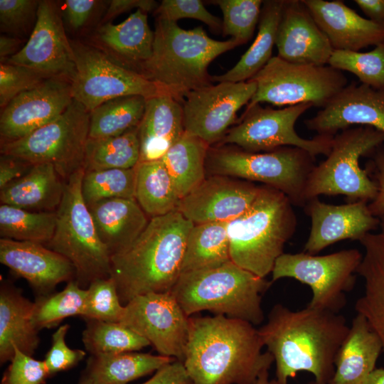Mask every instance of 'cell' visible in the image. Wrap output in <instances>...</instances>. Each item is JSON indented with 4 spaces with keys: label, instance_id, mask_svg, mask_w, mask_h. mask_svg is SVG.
I'll return each instance as SVG.
<instances>
[{
    "label": "cell",
    "instance_id": "obj_1",
    "mask_svg": "<svg viewBox=\"0 0 384 384\" xmlns=\"http://www.w3.org/2000/svg\"><path fill=\"white\" fill-rule=\"evenodd\" d=\"M348 330L339 313L307 306L294 311L281 304L272 308L267 321L258 329L264 346L274 358L279 384H288L301 371L311 373L319 383L328 384Z\"/></svg>",
    "mask_w": 384,
    "mask_h": 384
},
{
    "label": "cell",
    "instance_id": "obj_23",
    "mask_svg": "<svg viewBox=\"0 0 384 384\" xmlns=\"http://www.w3.org/2000/svg\"><path fill=\"white\" fill-rule=\"evenodd\" d=\"M275 46L282 59L315 65H328L334 50L302 0H284Z\"/></svg>",
    "mask_w": 384,
    "mask_h": 384
},
{
    "label": "cell",
    "instance_id": "obj_42",
    "mask_svg": "<svg viewBox=\"0 0 384 384\" xmlns=\"http://www.w3.org/2000/svg\"><path fill=\"white\" fill-rule=\"evenodd\" d=\"M135 169L85 171L81 193L87 206L112 198H134Z\"/></svg>",
    "mask_w": 384,
    "mask_h": 384
},
{
    "label": "cell",
    "instance_id": "obj_28",
    "mask_svg": "<svg viewBox=\"0 0 384 384\" xmlns=\"http://www.w3.org/2000/svg\"><path fill=\"white\" fill-rule=\"evenodd\" d=\"M379 218V230L358 240L365 252L356 274L363 279L364 292L355 309L379 336L384 353V215Z\"/></svg>",
    "mask_w": 384,
    "mask_h": 384
},
{
    "label": "cell",
    "instance_id": "obj_22",
    "mask_svg": "<svg viewBox=\"0 0 384 384\" xmlns=\"http://www.w3.org/2000/svg\"><path fill=\"white\" fill-rule=\"evenodd\" d=\"M0 262L25 279L38 296L53 293L58 284L75 277V268L67 258L38 242L1 238Z\"/></svg>",
    "mask_w": 384,
    "mask_h": 384
},
{
    "label": "cell",
    "instance_id": "obj_31",
    "mask_svg": "<svg viewBox=\"0 0 384 384\" xmlns=\"http://www.w3.org/2000/svg\"><path fill=\"white\" fill-rule=\"evenodd\" d=\"M60 178L52 164H33L24 176L1 189V203L28 210L52 212L63 198L65 183Z\"/></svg>",
    "mask_w": 384,
    "mask_h": 384
},
{
    "label": "cell",
    "instance_id": "obj_41",
    "mask_svg": "<svg viewBox=\"0 0 384 384\" xmlns=\"http://www.w3.org/2000/svg\"><path fill=\"white\" fill-rule=\"evenodd\" d=\"M87 297V289L75 281L68 282L59 292L38 296L33 311V323L38 331L58 326L71 316H82Z\"/></svg>",
    "mask_w": 384,
    "mask_h": 384
},
{
    "label": "cell",
    "instance_id": "obj_13",
    "mask_svg": "<svg viewBox=\"0 0 384 384\" xmlns=\"http://www.w3.org/2000/svg\"><path fill=\"white\" fill-rule=\"evenodd\" d=\"M71 44L76 66L70 80L73 98L88 112L119 97L141 95L147 99L167 95L157 84L116 63L100 49L79 41Z\"/></svg>",
    "mask_w": 384,
    "mask_h": 384
},
{
    "label": "cell",
    "instance_id": "obj_47",
    "mask_svg": "<svg viewBox=\"0 0 384 384\" xmlns=\"http://www.w3.org/2000/svg\"><path fill=\"white\" fill-rule=\"evenodd\" d=\"M154 14L157 18L174 22L184 18L196 19L215 33L222 31L223 21L210 13L200 0H163Z\"/></svg>",
    "mask_w": 384,
    "mask_h": 384
},
{
    "label": "cell",
    "instance_id": "obj_16",
    "mask_svg": "<svg viewBox=\"0 0 384 384\" xmlns=\"http://www.w3.org/2000/svg\"><path fill=\"white\" fill-rule=\"evenodd\" d=\"M256 89V83L249 80L220 82L189 92L182 102L185 132L209 146L220 143Z\"/></svg>",
    "mask_w": 384,
    "mask_h": 384
},
{
    "label": "cell",
    "instance_id": "obj_9",
    "mask_svg": "<svg viewBox=\"0 0 384 384\" xmlns=\"http://www.w3.org/2000/svg\"><path fill=\"white\" fill-rule=\"evenodd\" d=\"M206 165L215 175L262 182L282 192L293 206L303 208L307 179L316 166L315 156L294 146L267 152L209 146Z\"/></svg>",
    "mask_w": 384,
    "mask_h": 384
},
{
    "label": "cell",
    "instance_id": "obj_6",
    "mask_svg": "<svg viewBox=\"0 0 384 384\" xmlns=\"http://www.w3.org/2000/svg\"><path fill=\"white\" fill-rule=\"evenodd\" d=\"M271 284L230 261L181 273L171 292L188 317L207 310L255 326L264 320L262 296Z\"/></svg>",
    "mask_w": 384,
    "mask_h": 384
},
{
    "label": "cell",
    "instance_id": "obj_44",
    "mask_svg": "<svg viewBox=\"0 0 384 384\" xmlns=\"http://www.w3.org/2000/svg\"><path fill=\"white\" fill-rule=\"evenodd\" d=\"M213 3L223 13V35L230 36L239 46L249 41L258 25L263 1L217 0Z\"/></svg>",
    "mask_w": 384,
    "mask_h": 384
},
{
    "label": "cell",
    "instance_id": "obj_25",
    "mask_svg": "<svg viewBox=\"0 0 384 384\" xmlns=\"http://www.w3.org/2000/svg\"><path fill=\"white\" fill-rule=\"evenodd\" d=\"M95 38L114 62L138 73L151 57L154 32L149 28L147 13L137 9L120 23L108 22L101 26Z\"/></svg>",
    "mask_w": 384,
    "mask_h": 384
},
{
    "label": "cell",
    "instance_id": "obj_20",
    "mask_svg": "<svg viewBox=\"0 0 384 384\" xmlns=\"http://www.w3.org/2000/svg\"><path fill=\"white\" fill-rule=\"evenodd\" d=\"M367 202L357 201L335 206L312 198L304 206L311 218V230L304 252L316 255L340 240H359L377 230L380 218L369 211Z\"/></svg>",
    "mask_w": 384,
    "mask_h": 384
},
{
    "label": "cell",
    "instance_id": "obj_21",
    "mask_svg": "<svg viewBox=\"0 0 384 384\" xmlns=\"http://www.w3.org/2000/svg\"><path fill=\"white\" fill-rule=\"evenodd\" d=\"M304 124L321 135L334 136L355 124L384 132V87L353 82Z\"/></svg>",
    "mask_w": 384,
    "mask_h": 384
},
{
    "label": "cell",
    "instance_id": "obj_14",
    "mask_svg": "<svg viewBox=\"0 0 384 384\" xmlns=\"http://www.w3.org/2000/svg\"><path fill=\"white\" fill-rule=\"evenodd\" d=\"M313 105L310 103L282 109L263 107L260 104L246 107L238 124L229 129L220 144H233L251 152L271 151L283 146L302 149L316 157L331 151L334 136L316 134L301 137L294 126L297 120Z\"/></svg>",
    "mask_w": 384,
    "mask_h": 384
},
{
    "label": "cell",
    "instance_id": "obj_52",
    "mask_svg": "<svg viewBox=\"0 0 384 384\" xmlns=\"http://www.w3.org/2000/svg\"><path fill=\"white\" fill-rule=\"evenodd\" d=\"M97 1L95 0H67L65 1V20L73 29L82 28L88 21Z\"/></svg>",
    "mask_w": 384,
    "mask_h": 384
},
{
    "label": "cell",
    "instance_id": "obj_18",
    "mask_svg": "<svg viewBox=\"0 0 384 384\" xmlns=\"http://www.w3.org/2000/svg\"><path fill=\"white\" fill-rule=\"evenodd\" d=\"M70 80L52 77L13 98L0 117L1 144L23 138L61 115L73 102Z\"/></svg>",
    "mask_w": 384,
    "mask_h": 384
},
{
    "label": "cell",
    "instance_id": "obj_60",
    "mask_svg": "<svg viewBox=\"0 0 384 384\" xmlns=\"http://www.w3.org/2000/svg\"><path fill=\"white\" fill-rule=\"evenodd\" d=\"M306 384H321V383H317V382H316V381L314 380V381L309 382V383H306Z\"/></svg>",
    "mask_w": 384,
    "mask_h": 384
},
{
    "label": "cell",
    "instance_id": "obj_11",
    "mask_svg": "<svg viewBox=\"0 0 384 384\" xmlns=\"http://www.w3.org/2000/svg\"><path fill=\"white\" fill-rule=\"evenodd\" d=\"M250 80L257 89L247 107L267 102L287 107L310 103L323 108L348 85L343 72L329 65L294 63L277 55Z\"/></svg>",
    "mask_w": 384,
    "mask_h": 384
},
{
    "label": "cell",
    "instance_id": "obj_4",
    "mask_svg": "<svg viewBox=\"0 0 384 384\" xmlns=\"http://www.w3.org/2000/svg\"><path fill=\"white\" fill-rule=\"evenodd\" d=\"M154 32L151 57L138 73L181 103L189 92L212 85L210 63L239 46L233 38H211L201 26L186 30L161 18Z\"/></svg>",
    "mask_w": 384,
    "mask_h": 384
},
{
    "label": "cell",
    "instance_id": "obj_29",
    "mask_svg": "<svg viewBox=\"0 0 384 384\" xmlns=\"http://www.w3.org/2000/svg\"><path fill=\"white\" fill-rule=\"evenodd\" d=\"M87 207L111 257L129 248L149 221L135 198L107 199Z\"/></svg>",
    "mask_w": 384,
    "mask_h": 384
},
{
    "label": "cell",
    "instance_id": "obj_38",
    "mask_svg": "<svg viewBox=\"0 0 384 384\" xmlns=\"http://www.w3.org/2000/svg\"><path fill=\"white\" fill-rule=\"evenodd\" d=\"M140 160L138 127L124 134L103 139H88L85 171L110 169H132Z\"/></svg>",
    "mask_w": 384,
    "mask_h": 384
},
{
    "label": "cell",
    "instance_id": "obj_19",
    "mask_svg": "<svg viewBox=\"0 0 384 384\" xmlns=\"http://www.w3.org/2000/svg\"><path fill=\"white\" fill-rule=\"evenodd\" d=\"M260 188L250 182L212 176L181 198L176 210L194 224L230 222L251 206Z\"/></svg>",
    "mask_w": 384,
    "mask_h": 384
},
{
    "label": "cell",
    "instance_id": "obj_5",
    "mask_svg": "<svg viewBox=\"0 0 384 384\" xmlns=\"http://www.w3.org/2000/svg\"><path fill=\"white\" fill-rule=\"evenodd\" d=\"M297 225L287 196L270 186H260L251 206L228 223L231 261L265 278L284 253V245L294 234Z\"/></svg>",
    "mask_w": 384,
    "mask_h": 384
},
{
    "label": "cell",
    "instance_id": "obj_10",
    "mask_svg": "<svg viewBox=\"0 0 384 384\" xmlns=\"http://www.w3.org/2000/svg\"><path fill=\"white\" fill-rule=\"evenodd\" d=\"M90 112L73 99L58 118L19 139L1 144V153L31 165L50 164L65 181L84 168Z\"/></svg>",
    "mask_w": 384,
    "mask_h": 384
},
{
    "label": "cell",
    "instance_id": "obj_51",
    "mask_svg": "<svg viewBox=\"0 0 384 384\" xmlns=\"http://www.w3.org/2000/svg\"><path fill=\"white\" fill-rule=\"evenodd\" d=\"M366 169L368 176L375 183L377 194L368 203L370 213L376 218L384 215V144L370 156Z\"/></svg>",
    "mask_w": 384,
    "mask_h": 384
},
{
    "label": "cell",
    "instance_id": "obj_48",
    "mask_svg": "<svg viewBox=\"0 0 384 384\" xmlns=\"http://www.w3.org/2000/svg\"><path fill=\"white\" fill-rule=\"evenodd\" d=\"M14 354L1 384H44L50 376L44 361H38L14 346Z\"/></svg>",
    "mask_w": 384,
    "mask_h": 384
},
{
    "label": "cell",
    "instance_id": "obj_24",
    "mask_svg": "<svg viewBox=\"0 0 384 384\" xmlns=\"http://www.w3.org/2000/svg\"><path fill=\"white\" fill-rule=\"evenodd\" d=\"M302 1L334 50L359 51L384 42V27L361 16L343 1Z\"/></svg>",
    "mask_w": 384,
    "mask_h": 384
},
{
    "label": "cell",
    "instance_id": "obj_40",
    "mask_svg": "<svg viewBox=\"0 0 384 384\" xmlns=\"http://www.w3.org/2000/svg\"><path fill=\"white\" fill-rule=\"evenodd\" d=\"M82 340L91 355L137 351L150 343L119 322L85 319Z\"/></svg>",
    "mask_w": 384,
    "mask_h": 384
},
{
    "label": "cell",
    "instance_id": "obj_2",
    "mask_svg": "<svg viewBox=\"0 0 384 384\" xmlns=\"http://www.w3.org/2000/svg\"><path fill=\"white\" fill-rule=\"evenodd\" d=\"M183 361L193 384H255L274 363L258 329L224 315L189 317Z\"/></svg>",
    "mask_w": 384,
    "mask_h": 384
},
{
    "label": "cell",
    "instance_id": "obj_8",
    "mask_svg": "<svg viewBox=\"0 0 384 384\" xmlns=\"http://www.w3.org/2000/svg\"><path fill=\"white\" fill-rule=\"evenodd\" d=\"M384 144V132L368 126L349 127L334 136L331 151L315 166L306 185L308 201L320 195H344L347 203L370 202L377 187L367 170L359 165L362 156H370Z\"/></svg>",
    "mask_w": 384,
    "mask_h": 384
},
{
    "label": "cell",
    "instance_id": "obj_35",
    "mask_svg": "<svg viewBox=\"0 0 384 384\" xmlns=\"http://www.w3.org/2000/svg\"><path fill=\"white\" fill-rule=\"evenodd\" d=\"M228 223L194 224L187 238L181 273L215 268L231 261Z\"/></svg>",
    "mask_w": 384,
    "mask_h": 384
},
{
    "label": "cell",
    "instance_id": "obj_53",
    "mask_svg": "<svg viewBox=\"0 0 384 384\" xmlns=\"http://www.w3.org/2000/svg\"><path fill=\"white\" fill-rule=\"evenodd\" d=\"M142 384H193L183 362L176 360L156 371L148 380Z\"/></svg>",
    "mask_w": 384,
    "mask_h": 384
},
{
    "label": "cell",
    "instance_id": "obj_50",
    "mask_svg": "<svg viewBox=\"0 0 384 384\" xmlns=\"http://www.w3.org/2000/svg\"><path fill=\"white\" fill-rule=\"evenodd\" d=\"M39 1L0 0V22L1 30L20 33L33 20Z\"/></svg>",
    "mask_w": 384,
    "mask_h": 384
},
{
    "label": "cell",
    "instance_id": "obj_32",
    "mask_svg": "<svg viewBox=\"0 0 384 384\" xmlns=\"http://www.w3.org/2000/svg\"><path fill=\"white\" fill-rule=\"evenodd\" d=\"M176 360L136 351L91 355L78 384H127Z\"/></svg>",
    "mask_w": 384,
    "mask_h": 384
},
{
    "label": "cell",
    "instance_id": "obj_46",
    "mask_svg": "<svg viewBox=\"0 0 384 384\" xmlns=\"http://www.w3.org/2000/svg\"><path fill=\"white\" fill-rule=\"evenodd\" d=\"M48 78L50 77L33 69L8 63H1V107L4 108L16 96L34 87Z\"/></svg>",
    "mask_w": 384,
    "mask_h": 384
},
{
    "label": "cell",
    "instance_id": "obj_27",
    "mask_svg": "<svg viewBox=\"0 0 384 384\" xmlns=\"http://www.w3.org/2000/svg\"><path fill=\"white\" fill-rule=\"evenodd\" d=\"M184 132L181 102L169 95L147 98L144 114L138 126L139 161L161 159Z\"/></svg>",
    "mask_w": 384,
    "mask_h": 384
},
{
    "label": "cell",
    "instance_id": "obj_49",
    "mask_svg": "<svg viewBox=\"0 0 384 384\" xmlns=\"http://www.w3.org/2000/svg\"><path fill=\"white\" fill-rule=\"evenodd\" d=\"M69 327L68 324L62 325L52 336L51 347L43 360L50 376L73 368L86 356L84 351L71 349L66 344L65 336Z\"/></svg>",
    "mask_w": 384,
    "mask_h": 384
},
{
    "label": "cell",
    "instance_id": "obj_34",
    "mask_svg": "<svg viewBox=\"0 0 384 384\" xmlns=\"http://www.w3.org/2000/svg\"><path fill=\"white\" fill-rule=\"evenodd\" d=\"M135 169L134 198L151 218L176 210L181 200L164 162L139 161Z\"/></svg>",
    "mask_w": 384,
    "mask_h": 384
},
{
    "label": "cell",
    "instance_id": "obj_17",
    "mask_svg": "<svg viewBox=\"0 0 384 384\" xmlns=\"http://www.w3.org/2000/svg\"><path fill=\"white\" fill-rule=\"evenodd\" d=\"M4 63L27 67L50 78L64 77L71 80L76 68L75 54L53 2L39 1L28 41Z\"/></svg>",
    "mask_w": 384,
    "mask_h": 384
},
{
    "label": "cell",
    "instance_id": "obj_54",
    "mask_svg": "<svg viewBox=\"0 0 384 384\" xmlns=\"http://www.w3.org/2000/svg\"><path fill=\"white\" fill-rule=\"evenodd\" d=\"M31 166V164L21 159L2 154L0 160V188L24 176Z\"/></svg>",
    "mask_w": 384,
    "mask_h": 384
},
{
    "label": "cell",
    "instance_id": "obj_33",
    "mask_svg": "<svg viewBox=\"0 0 384 384\" xmlns=\"http://www.w3.org/2000/svg\"><path fill=\"white\" fill-rule=\"evenodd\" d=\"M284 0L263 1L256 38L239 61L212 82H239L250 80L272 58Z\"/></svg>",
    "mask_w": 384,
    "mask_h": 384
},
{
    "label": "cell",
    "instance_id": "obj_3",
    "mask_svg": "<svg viewBox=\"0 0 384 384\" xmlns=\"http://www.w3.org/2000/svg\"><path fill=\"white\" fill-rule=\"evenodd\" d=\"M193 225L178 210L151 218L129 248L111 257L110 277L124 306L138 295L171 292Z\"/></svg>",
    "mask_w": 384,
    "mask_h": 384
},
{
    "label": "cell",
    "instance_id": "obj_45",
    "mask_svg": "<svg viewBox=\"0 0 384 384\" xmlns=\"http://www.w3.org/2000/svg\"><path fill=\"white\" fill-rule=\"evenodd\" d=\"M124 310L112 277L97 279L88 286L82 316L84 319L120 322Z\"/></svg>",
    "mask_w": 384,
    "mask_h": 384
},
{
    "label": "cell",
    "instance_id": "obj_58",
    "mask_svg": "<svg viewBox=\"0 0 384 384\" xmlns=\"http://www.w3.org/2000/svg\"><path fill=\"white\" fill-rule=\"evenodd\" d=\"M368 384H384V368H376L371 373Z\"/></svg>",
    "mask_w": 384,
    "mask_h": 384
},
{
    "label": "cell",
    "instance_id": "obj_12",
    "mask_svg": "<svg viewBox=\"0 0 384 384\" xmlns=\"http://www.w3.org/2000/svg\"><path fill=\"white\" fill-rule=\"evenodd\" d=\"M362 258L357 249L326 255L283 253L275 261L272 282L282 278L294 279L311 288L312 296L307 306L339 313L346 304V293L354 287Z\"/></svg>",
    "mask_w": 384,
    "mask_h": 384
},
{
    "label": "cell",
    "instance_id": "obj_59",
    "mask_svg": "<svg viewBox=\"0 0 384 384\" xmlns=\"http://www.w3.org/2000/svg\"><path fill=\"white\" fill-rule=\"evenodd\" d=\"M255 384H279L276 379L270 380L269 378V370H264L258 378L257 379Z\"/></svg>",
    "mask_w": 384,
    "mask_h": 384
},
{
    "label": "cell",
    "instance_id": "obj_36",
    "mask_svg": "<svg viewBox=\"0 0 384 384\" xmlns=\"http://www.w3.org/2000/svg\"><path fill=\"white\" fill-rule=\"evenodd\" d=\"M209 146L201 139L184 132L161 159L180 198L205 179V165Z\"/></svg>",
    "mask_w": 384,
    "mask_h": 384
},
{
    "label": "cell",
    "instance_id": "obj_30",
    "mask_svg": "<svg viewBox=\"0 0 384 384\" xmlns=\"http://www.w3.org/2000/svg\"><path fill=\"white\" fill-rule=\"evenodd\" d=\"M34 303L14 285L1 282L0 287V363L11 361L14 347L31 356L40 338L33 323Z\"/></svg>",
    "mask_w": 384,
    "mask_h": 384
},
{
    "label": "cell",
    "instance_id": "obj_43",
    "mask_svg": "<svg viewBox=\"0 0 384 384\" xmlns=\"http://www.w3.org/2000/svg\"><path fill=\"white\" fill-rule=\"evenodd\" d=\"M328 65L354 74L361 83L384 87V42L368 52L334 50Z\"/></svg>",
    "mask_w": 384,
    "mask_h": 384
},
{
    "label": "cell",
    "instance_id": "obj_57",
    "mask_svg": "<svg viewBox=\"0 0 384 384\" xmlns=\"http://www.w3.org/2000/svg\"><path fill=\"white\" fill-rule=\"evenodd\" d=\"M21 43L18 38L1 36L0 38V58L1 63H4L17 53L16 50Z\"/></svg>",
    "mask_w": 384,
    "mask_h": 384
},
{
    "label": "cell",
    "instance_id": "obj_37",
    "mask_svg": "<svg viewBox=\"0 0 384 384\" xmlns=\"http://www.w3.org/2000/svg\"><path fill=\"white\" fill-rule=\"evenodd\" d=\"M146 98L141 95L110 100L90 112V139L116 137L137 127L144 114Z\"/></svg>",
    "mask_w": 384,
    "mask_h": 384
},
{
    "label": "cell",
    "instance_id": "obj_7",
    "mask_svg": "<svg viewBox=\"0 0 384 384\" xmlns=\"http://www.w3.org/2000/svg\"><path fill=\"white\" fill-rule=\"evenodd\" d=\"M85 169L65 181L57 208L56 228L46 247L67 258L75 270V281L82 289L92 282L111 274V256L100 239L92 218L81 193Z\"/></svg>",
    "mask_w": 384,
    "mask_h": 384
},
{
    "label": "cell",
    "instance_id": "obj_39",
    "mask_svg": "<svg viewBox=\"0 0 384 384\" xmlns=\"http://www.w3.org/2000/svg\"><path fill=\"white\" fill-rule=\"evenodd\" d=\"M56 222V211L31 212L6 204L0 206L2 238L46 245L53 236Z\"/></svg>",
    "mask_w": 384,
    "mask_h": 384
},
{
    "label": "cell",
    "instance_id": "obj_15",
    "mask_svg": "<svg viewBox=\"0 0 384 384\" xmlns=\"http://www.w3.org/2000/svg\"><path fill=\"white\" fill-rule=\"evenodd\" d=\"M188 319L171 292H149L124 305L119 323L146 339L159 355L183 362Z\"/></svg>",
    "mask_w": 384,
    "mask_h": 384
},
{
    "label": "cell",
    "instance_id": "obj_55",
    "mask_svg": "<svg viewBox=\"0 0 384 384\" xmlns=\"http://www.w3.org/2000/svg\"><path fill=\"white\" fill-rule=\"evenodd\" d=\"M158 5L153 0H112L107 8L104 21H107L132 9H142L146 13L155 11Z\"/></svg>",
    "mask_w": 384,
    "mask_h": 384
},
{
    "label": "cell",
    "instance_id": "obj_56",
    "mask_svg": "<svg viewBox=\"0 0 384 384\" xmlns=\"http://www.w3.org/2000/svg\"><path fill=\"white\" fill-rule=\"evenodd\" d=\"M368 19L384 27V0H355Z\"/></svg>",
    "mask_w": 384,
    "mask_h": 384
},
{
    "label": "cell",
    "instance_id": "obj_26",
    "mask_svg": "<svg viewBox=\"0 0 384 384\" xmlns=\"http://www.w3.org/2000/svg\"><path fill=\"white\" fill-rule=\"evenodd\" d=\"M383 344L366 318L357 314L334 361V373L328 384H368Z\"/></svg>",
    "mask_w": 384,
    "mask_h": 384
}]
</instances>
